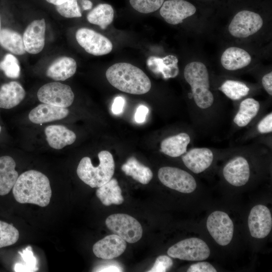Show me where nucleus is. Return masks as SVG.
<instances>
[{
  "label": "nucleus",
  "instance_id": "obj_1",
  "mask_svg": "<svg viewBox=\"0 0 272 272\" xmlns=\"http://www.w3.org/2000/svg\"><path fill=\"white\" fill-rule=\"evenodd\" d=\"M16 200L20 203H32L47 206L52 191L48 177L43 173L30 170L22 173L12 188Z\"/></svg>",
  "mask_w": 272,
  "mask_h": 272
},
{
  "label": "nucleus",
  "instance_id": "obj_12",
  "mask_svg": "<svg viewBox=\"0 0 272 272\" xmlns=\"http://www.w3.org/2000/svg\"><path fill=\"white\" fill-rule=\"evenodd\" d=\"M248 225L253 237L261 239L266 237L272 228V218L269 210L262 205L253 207L248 216Z\"/></svg>",
  "mask_w": 272,
  "mask_h": 272
},
{
  "label": "nucleus",
  "instance_id": "obj_24",
  "mask_svg": "<svg viewBox=\"0 0 272 272\" xmlns=\"http://www.w3.org/2000/svg\"><path fill=\"white\" fill-rule=\"evenodd\" d=\"M77 63L74 59L61 56L56 59L48 67L47 77L55 81H64L72 77L76 73Z\"/></svg>",
  "mask_w": 272,
  "mask_h": 272
},
{
  "label": "nucleus",
  "instance_id": "obj_46",
  "mask_svg": "<svg viewBox=\"0 0 272 272\" xmlns=\"http://www.w3.org/2000/svg\"><path fill=\"white\" fill-rule=\"evenodd\" d=\"M1 29H2V28H1V18H0V32H1Z\"/></svg>",
  "mask_w": 272,
  "mask_h": 272
},
{
  "label": "nucleus",
  "instance_id": "obj_27",
  "mask_svg": "<svg viewBox=\"0 0 272 272\" xmlns=\"http://www.w3.org/2000/svg\"><path fill=\"white\" fill-rule=\"evenodd\" d=\"M121 168L126 175L143 184H148L153 178L151 170L134 157L129 158Z\"/></svg>",
  "mask_w": 272,
  "mask_h": 272
},
{
  "label": "nucleus",
  "instance_id": "obj_10",
  "mask_svg": "<svg viewBox=\"0 0 272 272\" xmlns=\"http://www.w3.org/2000/svg\"><path fill=\"white\" fill-rule=\"evenodd\" d=\"M207 227L211 236L220 245L226 246L232 240L234 225L229 215L216 211L208 217Z\"/></svg>",
  "mask_w": 272,
  "mask_h": 272
},
{
  "label": "nucleus",
  "instance_id": "obj_7",
  "mask_svg": "<svg viewBox=\"0 0 272 272\" xmlns=\"http://www.w3.org/2000/svg\"><path fill=\"white\" fill-rule=\"evenodd\" d=\"M158 176L165 186L180 192L189 193L194 191L196 182L188 172L172 167H163L159 169Z\"/></svg>",
  "mask_w": 272,
  "mask_h": 272
},
{
  "label": "nucleus",
  "instance_id": "obj_19",
  "mask_svg": "<svg viewBox=\"0 0 272 272\" xmlns=\"http://www.w3.org/2000/svg\"><path fill=\"white\" fill-rule=\"evenodd\" d=\"M46 141L55 149H61L72 144L76 139V134L62 125H50L45 128Z\"/></svg>",
  "mask_w": 272,
  "mask_h": 272
},
{
  "label": "nucleus",
  "instance_id": "obj_23",
  "mask_svg": "<svg viewBox=\"0 0 272 272\" xmlns=\"http://www.w3.org/2000/svg\"><path fill=\"white\" fill-rule=\"evenodd\" d=\"M251 61V57L246 50L234 46L226 49L221 58L222 65L229 71L243 68L249 65Z\"/></svg>",
  "mask_w": 272,
  "mask_h": 272
},
{
  "label": "nucleus",
  "instance_id": "obj_6",
  "mask_svg": "<svg viewBox=\"0 0 272 272\" xmlns=\"http://www.w3.org/2000/svg\"><path fill=\"white\" fill-rule=\"evenodd\" d=\"M168 255L174 258L188 261H201L208 258L210 250L202 240L190 238L181 240L171 246Z\"/></svg>",
  "mask_w": 272,
  "mask_h": 272
},
{
  "label": "nucleus",
  "instance_id": "obj_28",
  "mask_svg": "<svg viewBox=\"0 0 272 272\" xmlns=\"http://www.w3.org/2000/svg\"><path fill=\"white\" fill-rule=\"evenodd\" d=\"M0 45L16 55L24 54L25 48L22 36L12 29L4 28L0 32Z\"/></svg>",
  "mask_w": 272,
  "mask_h": 272
},
{
  "label": "nucleus",
  "instance_id": "obj_37",
  "mask_svg": "<svg viewBox=\"0 0 272 272\" xmlns=\"http://www.w3.org/2000/svg\"><path fill=\"white\" fill-rule=\"evenodd\" d=\"M173 265V261L171 258L166 255L158 256L153 267L149 272H165L170 269Z\"/></svg>",
  "mask_w": 272,
  "mask_h": 272
},
{
  "label": "nucleus",
  "instance_id": "obj_11",
  "mask_svg": "<svg viewBox=\"0 0 272 272\" xmlns=\"http://www.w3.org/2000/svg\"><path fill=\"white\" fill-rule=\"evenodd\" d=\"M263 25L261 16L253 12L243 10L235 15L229 24L230 33L237 38H246L256 33Z\"/></svg>",
  "mask_w": 272,
  "mask_h": 272
},
{
  "label": "nucleus",
  "instance_id": "obj_20",
  "mask_svg": "<svg viewBox=\"0 0 272 272\" xmlns=\"http://www.w3.org/2000/svg\"><path fill=\"white\" fill-rule=\"evenodd\" d=\"M178 59L173 55H168L163 58L153 56L149 57L147 61L149 69L155 74H161L164 79L175 78L179 73Z\"/></svg>",
  "mask_w": 272,
  "mask_h": 272
},
{
  "label": "nucleus",
  "instance_id": "obj_36",
  "mask_svg": "<svg viewBox=\"0 0 272 272\" xmlns=\"http://www.w3.org/2000/svg\"><path fill=\"white\" fill-rule=\"evenodd\" d=\"M56 9L61 16L65 18H72L82 16L77 0H69L56 6Z\"/></svg>",
  "mask_w": 272,
  "mask_h": 272
},
{
  "label": "nucleus",
  "instance_id": "obj_44",
  "mask_svg": "<svg viewBox=\"0 0 272 272\" xmlns=\"http://www.w3.org/2000/svg\"><path fill=\"white\" fill-rule=\"evenodd\" d=\"M81 4L84 10H91L93 5L92 3L89 0H82Z\"/></svg>",
  "mask_w": 272,
  "mask_h": 272
},
{
  "label": "nucleus",
  "instance_id": "obj_3",
  "mask_svg": "<svg viewBox=\"0 0 272 272\" xmlns=\"http://www.w3.org/2000/svg\"><path fill=\"white\" fill-rule=\"evenodd\" d=\"M99 164L94 166L88 157L83 158L77 167L80 179L92 188L99 187L109 181L115 170L112 155L107 151H101L98 155Z\"/></svg>",
  "mask_w": 272,
  "mask_h": 272
},
{
  "label": "nucleus",
  "instance_id": "obj_4",
  "mask_svg": "<svg viewBox=\"0 0 272 272\" xmlns=\"http://www.w3.org/2000/svg\"><path fill=\"white\" fill-rule=\"evenodd\" d=\"M184 77L191 87L196 105L201 109L210 107L214 98L210 90L209 74L206 66L199 61L190 62L185 66Z\"/></svg>",
  "mask_w": 272,
  "mask_h": 272
},
{
  "label": "nucleus",
  "instance_id": "obj_16",
  "mask_svg": "<svg viewBox=\"0 0 272 272\" xmlns=\"http://www.w3.org/2000/svg\"><path fill=\"white\" fill-rule=\"evenodd\" d=\"M126 247V241L116 234L108 235L95 243L94 254L104 259H111L122 254Z\"/></svg>",
  "mask_w": 272,
  "mask_h": 272
},
{
  "label": "nucleus",
  "instance_id": "obj_40",
  "mask_svg": "<svg viewBox=\"0 0 272 272\" xmlns=\"http://www.w3.org/2000/svg\"><path fill=\"white\" fill-rule=\"evenodd\" d=\"M125 105V100L121 96L116 97L113 102L111 107V110L114 114H119L121 113L123 110V108Z\"/></svg>",
  "mask_w": 272,
  "mask_h": 272
},
{
  "label": "nucleus",
  "instance_id": "obj_42",
  "mask_svg": "<svg viewBox=\"0 0 272 272\" xmlns=\"http://www.w3.org/2000/svg\"><path fill=\"white\" fill-rule=\"evenodd\" d=\"M262 85L266 91L270 96L272 95V72L265 75L262 78Z\"/></svg>",
  "mask_w": 272,
  "mask_h": 272
},
{
  "label": "nucleus",
  "instance_id": "obj_45",
  "mask_svg": "<svg viewBox=\"0 0 272 272\" xmlns=\"http://www.w3.org/2000/svg\"><path fill=\"white\" fill-rule=\"evenodd\" d=\"M48 3L53 4L55 6L60 5L69 0H45Z\"/></svg>",
  "mask_w": 272,
  "mask_h": 272
},
{
  "label": "nucleus",
  "instance_id": "obj_39",
  "mask_svg": "<svg viewBox=\"0 0 272 272\" xmlns=\"http://www.w3.org/2000/svg\"><path fill=\"white\" fill-rule=\"evenodd\" d=\"M257 129L261 133H269L272 131V113L264 117L258 123Z\"/></svg>",
  "mask_w": 272,
  "mask_h": 272
},
{
  "label": "nucleus",
  "instance_id": "obj_31",
  "mask_svg": "<svg viewBox=\"0 0 272 272\" xmlns=\"http://www.w3.org/2000/svg\"><path fill=\"white\" fill-rule=\"evenodd\" d=\"M220 89L227 97L233 100H239L246 96L250 90L244 83L231 80L226 81Z\"/></svg>",
  "mask_w": 272,
  "mask_h": 272
},
{
  "label": "nucleus",
  "instance_id": "obj_43",
  "mask_svg": "<svg viewBox=\"0 0 272 272\" xmlns=\"http://www.w3.org/2000/svg\"><path fill=\"white\" fill-rule=\"evenodd\" d=\"M122 268L119 265L116 264H107L106 265H101L95 269L96 271H104V272H119L122 271Z\"/></svg>",
  "mask_w": 272,
  "mask_h": 272
},
{
  "label": "nucleus",
  "instance_id": "obj_30",
  "mask_svg": "<svg viewBox=\"0 0 272 272\" xmlns=\"http://www.w3.org/2000/svg\"><path fill=\"white\" fill-rule=\"evenodd\" d=\"M114 10L107 4H100L92 9L87 15V20L91 24L98 25L105 29L113 21Z\"/></svg>",
  "mask_w": 272,
  "mask_h": 272
},
{
  "label": "nucleus",
  "instance_id": "obj_5",
  "mask_svg": "<svg viewBox=\"0 0 272 272\" xmlns=\"http://www.w3.org/2000/svg\"><path fill=\"white\" fill-rule=\"evenodd\" d=\"M107 227L126 242L133 243L142 237L143 228L133 217L125 214H114L108 216L105 221Z\"/></svg>",
  "mask_w": 272,
  "mask_h": 272
},
{
  "label": "nucleus",
  "instance_id": "obj_25",
  "mask_svg": "<svg viewBox=\"0 0 272 272\" xmlns=\"http://www.w3.org/2000/svg\"><path fill=\"white\" fill-rule=\"evenodd\" d=\"M190 142V136L187 133L180 132L164 139L161 143V151L170 157H178L187 152Z\"/></svg>",
  "mask_w": 272,
  "mask_h": 272
},
{
  "label": "nucleus",
  "instance_id": "obj_9",
  "mask_svg": "<svg viewBox=\"0 0 272 272\" xmlns=\"http://www.w3.org/2000/svg\"><path fill=\"white\" fill-rule=\"evenodd\" d=\"M76 38L86 52L93 55L107 54L113 48L112 43L108 38L87 28L79 29L76 33Z\"/></svg>",
  "mask_w": 272,
  "mask_h": 272
},
{
  "label": "nucleus",
  "instance_id": "obj_17",
  "mask_svg": "<svg viewBox=\"0 0 272 272\" xmlns=\"http://www.w3.org/2000/svg\"><path fill=\"white\" fill-rule=\"evenodd\" d=\"M214 159L212 151L207 148H196L186 152L182 157L185 165L192 172L198 174L208 168Z\"/></svg>",
  "mask_w": 272,
  "mask_h": 272
},
{
  "label": "nucleus",
  "instance_id": "obj_21",
  "mask_svg": "<svg viewBox=\"0 0 272 272\" xmlns=\"http://www.w3.org/2000/svg\"><path fill=\"white\" fill-rule=\"evenodd\" d=\"M15 167L16 163L12 157H0V195L8 194L14 186L18 178Z\"/></svg>",
  "mask_w": 272,
  "mask_h": 272
},
{
  "label": "nucleus",
  "instance_id": "obj_18",
  "mask_svg": "<svg viewBox=\"0 0 272 272\" xmlns=\"http://www.w3.org/2000/svg\"><path fill=\"white\" fill-rule=\"evenodd\" d=\"M69 113L65 108L44 103L33 108L29 114V118L33 123H43L64 118Z\"/></svg>",
  "mask_w": 272,
  "mask_h": 272
},
{
  "label": "nucleus",
  "instance_id": "obj_14",
  "mask_svg": "<svg viewBox=\"0 0 272 272\" xmlns=\"http://www.w3.org/2000/svg\"><path fill=\"white\" fill-rule=\"evenodd\" d=\"M45 29L44 19L34 20L27 26L23 36L26 51L35 54L42 50L45 45Z\"/></svg>",
  "mask_w": 272,
  "mask_h": 272
},
{
  "label": "nucleus",
  "instance_id": "obj_8",
  "mask_svg": "<svg viewBox=\"0 0 272 272\" xmlns=\"http://www.w3.org/2000/svg\"><path fill=\"white\" fill-rule=\"evenodd\" d=\"M37 97L42 103L66 108L73 103L74 94L69 85L51 82L40 88L37 92Z\"/></svg>",
  "mask_w": 272,
  "mask_h": 272
},
{
  "label": "nucleus",
  "instance_id": "obj_35",
  "mask_svg": "<svg viewBox=\"0 0 272 272\" xmlns=\"http://www.w3.org/2000/svg\"><path fill=\"white\" fill-rule=\"evenodd\" d=\"M164 0H129L131 7L143 14L154 12L161 8Z\"/></svg>",
  "mask_w": 272,
  "mask_h": 272
},
{
  "label": "nucleus",
  "instance_id": "obj_38",
  "mask_svg": "<svg viewBox=\"0 0 272 272\" xmlns=\"http://www.w3.org/2000/svg\"><path fill=\"white\" fill-rule=\"evenodd\" d=\"M187 272H216L215 268L208 262L194 263L188 268Z\"/></svg>",
  "mask_w": 272,
  "mask_h": 272
},
{
  "label": "nucleus",
  "instance_id": "obj_47",
  "mask_svg": "<svg viewBox=\"0 0 272 272\" xmlns=\"http://www.w3.org/2000/svg\"><path fill=\"white\" fill-rule=\"evenodd\" d=\"M1 127L0 126V132H1Z\"/></svg>",
  "mask_w": 272,
  "mask_h": 272
},
{
  "label": "nucleus",
  "instance_id": "obj_15",
  "mask_svg": "<svg viewBox=\"0 0 272 272\" xmlns=\"http://www.w3.org/2000/svg\"><path fill=\"white\" fill-rule=\"evenodd\" d=\"M226 180L235 186L245 185L250 176V168L247 160L241 156L235 157L230 160L223 170Z\"/></svg>",
  "mask_w": 272,
  "mask_h": 272
},
{
  "label": "nucleus",
  "instance_id": "obj_2",
  "mask_svg": "<svg viewBox=\"0 0 272 272\" xmlns=\"http://www.w3.org/2000/svg\"><path fill=\"white\" fill-rule=\"evenodd\" d=\"M109 83L118 90L131 94L142 95L148 92L151 82L140 68L126 62L116 63L106 72Z\"/></svg>",
  "mask_w": 272,
  "mask_h": 272
},
{
  "label": "nucleus",
  "instance_id": "obj_26",
  "mask_svg": "<svg viewBox=\"0 0 272 272\" xmlns=\"http://www.w3.org/2000/svg\"><path fill=\"white\" fill-rule=\"evenodd\" d=\"M96 194L101 202L106 206L112 204L119 205L121 204L124 200L121 188L115 178H111L98 187Z\"/></svg>",
  "mask_w": 272,
  "mask_h": 272
},
{
  "label": "nucleus",
  "instance_id": "obj_33",
  "mask_svg": "<svg viewBox=\"0 0 272 272\" xmlns=\"http://www.w3.org/2000/svg\"><path fill=\"white\" fill-rule=\"evenodd\" d=\"M0 70L9 78H18L20 74L18 59L11 53L6 54L0 61Z\"/></svg>",
  "mask_w": 272,
  "mask_h": 272
},
{
  "label": "nucleus",
  "instance_id": "obj_34",
  "mask_svg": "<svg viewBox=\"0 0 272 272\" xmlns=\"http://www.w3.org/2000/svg\"><path fill=\"white\" fill-rule=\"evenodd\" d=\"M19 253L24 263H16L14 266L15 271H36L38 270L36 258L33 255L31 246H28Z\"/></svg>",
  "mask_w": 272,
  "mask_h": 272
},
{
  "label": "nucleus",
  "instance_id": "obj_13",
  "mask_svg": "<svg viewBox=\"0 0 272 272\" xmlns=\"http://www.w3.org/2000/svg\"><path fill=\"white\" fill-rule=\"evenodd\" d=\"M196 8L190 3L184 0H167L160 8V14L165 21L172 25H177L193 15Z\"/></svg>",
  "mask_w": 272,
  "mask_h": 272
},
{
  "label": "nucleus",
  "instance_id": "obj_32",
  "mask_svg": "<svg viewBox=\"0 0 272 272\" xmlns=\"http://www.w3.org/2000/svg\"><path fill=\"white\" fill-rule=\"evenodd\" d=\"M19 232L12 224L0 221V248L16 243Z\"/></svg>",
  "mask_w": 272,
  "mask_h": 272
},
{
  "label": "nucleus",
  "instance_id": "obj_22",
  "mask_svg": "<svg viewBox=\"0 0 272 272\" xmlns=\"http://www.w3.org/2000/svg\"><path fill=\"white\" fill-rule=\"evenodd\" d=\"M26 92L18 82L12 81L0 88V107L11 109L18 105L24 98Z\"/></svg>",
  "mask_w": 272,
  "mask_h": 272
},
{
  "label": "nucleus",
  "instance_id": "obj_41",
  "mask_svg": "<svg viewBox=\"0 0 272 272\" xmlns=\"http://www.w3.org/2000/svg\"><path fill=\"white\" fill-rule=\"evenodd\" d=\"M148 112L149 109L147 107L143 105L139 106L137 109L134 115L135 121L139 123L144 122Z\"/></svg>",
  "mask_w": 272,
  "mask_h": 272
},
{
  "label": "nucleus",
  "instance_id": "obj_29",
  "mask_svg": "<svg viewBox=\"0 0 272 272\" xmlns=\"http://www.w3.org/2000/svg\"><path fill=\"white\" fill-rule=\"evenodd\" d=\"M259 108V103L255 99L249 98L243 100L234 118V123L239 127L246 126L257 115Z\"/></svg>",
  "mask_w": 272,
  "mask_h": 272
}]
</instances>
